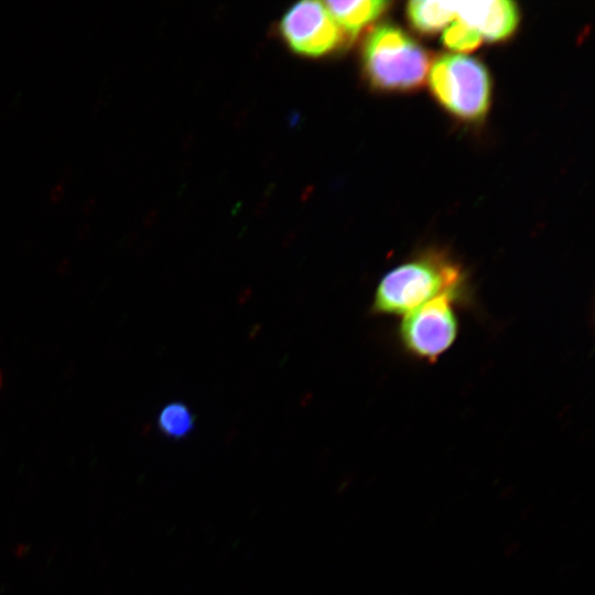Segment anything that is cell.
Listing matches in <instances>:
<instances>
[{"label":"cell","mask_w":595,"mask_h":595,"mask_svg":"<svg viewBox=\"0 0 595 595\" xmlns=\"http://www.w3.org/2000/svg\"><path fill=\"white\" fill-rule=\"evenodd\" d=\"M442 294L464 300L465 277L459 266L439 255H423L403 262L379 280L371 312L376 315H405Z\"/></svg>","instance_id":"cell-1"},{"label":"cell","mask_w":595,"mask_h":595,"mask_svg":"<svg viewBox=\"0 0 595 595\" xmlns=\"http://www.w3.org/2000/svg\"><path fill=\"white\" fill-rule=\"evenodd\" d=\"M429 66L425 50L396 25H379L366 37L363 67L367 79L376 88H415L423 83Z\"/></svg>","instance_id":"cell-2"},{"label":"cell","mask_w":595,"mask_h":595,"mask_svg":"<svg viewBox=\"0 0 595 595\" xmlns=\"http://www.w3.org/2000/svg\"><path fill=\"white\" fill-rule=\"evenodd\" d=\"M429 86L436 100L462 119L479 120L488 110L489 75L475 58L458 54L440 56L430 67Z\"/></svg>","instance_id":"cell-3"},{"label":"cell","mask_w":595,"mask_h":595,"mask_svg":"<svg viewBox=\"0 0 595 595\" xmlns=\"http://www.w3.org/2000/svg\"><path fill=\"white\" fill-rule=\"evenodd\" d=\"M462 301L442 294L403 315L398 336L404 350L425 361H435L454 344L458 334L455 304Z\"/></svg>","instance_id":"cell-4"},{"label":"cell","mask_w":595,"mask_h":595,"mask_svg":"<svg viewBox=\"0 0 595 595\" xmlns=\"http://www.w3.org/2000/svg\"><path fill=\"white\" fill-rule=\"evenodd\" d=\"M288 46L303 56L318 57L338 48L345 37L324 3L301 1L290 8L279 24Z\"/></svg>","instance_id":"cell-5"},{"label":"cell","mask_w":595,"mask_h":595,"mask_svg":"<svg viewBox=\"0 0 595 595\" xmlns=\"http://www.w3.org/2000/svg\"><path fill=\"white\" fill-rule=\"evenodd\" d=\"M456 19L490 42L509 37L517 29L519 12L512 1H453Z\"/></svg>","instance_id":"cell-6"},{"label":"cell","mask_w":595,"mask_h":595,"mask_svg":"<svg viewBox=\"0 0 595 595\" xmlns=\"http://www.w3.org/2000/svg\"><path fill=\"white\" fill-rule=\"evenodd\" d=\"M390 3L382 0L326 1L325 8L345 35L355 37L363 28L380 17Z\"/></svg>","instance_id":"cell-7"},{"label":"cell","mask_w":595,"mask_h":595,"mask_svg":"<svg viewBox=\"0 0 595 595\" xmlns=\"http://www.w3.org/2000/svg\"><path fill=\"white\" fill-rule=\"evenodd\" d=\"M407 14L411 25L423 34H433L456 19L453 1H411Z\"/></svg>","instance_id":"cell-8"},{"label":"cell","mask_w":595,"mask_h":595,"mask_svg":"<svg viewBox=\"0 0 595 595\" xmlns=\"http://www.w3.org/2000/svg\"><path fill=\"white\" fill-rule=\"evenodd\" d=\"M156 428L166 439L180 441L194 431L195 415L184 402L173 401L159 411Z\"/></svg>","instance_id":"cell-9"},{"label":"cell","mask_w":595,"mask_h":595,"mask_svg":"<svg viewBox=\"0 0 595 595\" xmlns=\"http://www.w3.org/2000/svg\"><path fill=\"white\" fill-rule=\"evenodd\" d=\"M483 39L479 33L465 23L454 20L443 30L442 42L452 51L459 53L477 48Z\"/></svg>","instance_id":"cell-10"},{"label":"cell","mask_w":595,"mask_h":595,"mask_svg":"<svg viewBox=\"0 0 595 595\" xmlns=\"http://www.w3.org/2000/svg\"><path fill=\"white\" fill-rule=\"evenodd\" d=\"M64 191H65V185H64V182H60L57 184H55L51 192H50V198L52 202H57L61 199V197L63 196L64 194Z\"/></svg>","instance_id":"cell-11"},{"label":"cell","mask_w":595,"mask_h":595,"mask_svg":"<svg viewBox=\"0 0 595 595\" xmlns=\"http://www.w3.org/2000/svg\"><path fill=\"white\" fill-rule=\"evenodd\" d=\"M96 205V198L95 197H88L84 204H83V209L85 210V213H89Z\"/></svg>","instance_id":"cell-12"},{"label":"cell","mask_w":595,"mask_h":595,"mask_svg":"<svg viewBox=\"0 0 595 595\" xmlns=\"http://www.w3.org/2000/svg\"><path fill=\"white\" fill-rule=\"evenodd\" d=\"M71 173V166L64 167V170L61 172L62 177L68 176Z\"/></svg>","instance_id":"cell-13"}]
</instances>
